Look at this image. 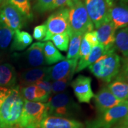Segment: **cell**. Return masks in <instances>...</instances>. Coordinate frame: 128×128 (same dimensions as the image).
Masks as SVG:
<instances>
[{
  "label": "cell",
  "mask_w": 128,
  "mask_h": 128,
  "mask_svg": "<svg viewBox=\"0 0 128 128\" xmlns=\"http://www.w3.org/2000/svg\"><path fill=\"white\" fill-rule=\"evenodd\" d=\"M23 107L20 86L11 88L10 94L0 108V128H17Z\"/></svg>",
  "instance_id": "6da1fadb"
},
{
  "label": "cell",
  "mask_w": 128,
  "mask_h": 128,
  "mask_svg": "<svg viewBox=\"0 0 128 128\" xmlns=\"http://www.w3.org/2000/svg\"><path fill=\"white\" fill-rule=\"evenodd\" d=\"M88 68L96 78L110 83L119 74L121 68V58L113 49L105 53Z\"/></svg>",
  "instance_id": "7a4b0ae2"
},
{
  "label": "cell",
  "mask_w": 128,
  "mask_h": 128,
  "mask_svg": "<svg viewBox=\"0 0 128 128\" xmlns=\"http://www.w3.org/2000/svg\"><path fill=\"white\" fill-rule=\"evenodd\" d=\"M48 116L76 119L81 114V108L65 92L55 94L46 103Z\"/></svg>",
  "instance_id": "3957f363"
},
{
  "label": "cell",
  "mask_w": 128,
  "mask_h": 128,
  "mask_svg": "<svg viewBox=\"0 0 128 128\" xmlns=\"http://www.w3.org/2000/svg\"><path fill=\"white\" fill-rule=\"evenodd\" d=\"M67 7L72 33L84 34L93 30L94 24L90 18L82 0H71Z\"/></svg>",
  "instance_id": "277c9868"
},
{
  "label": "cell",
  "mask_w": 128,
  "mask_h": 128,
  "mask_svg": "<svg viewBox=\"0 0 128 128\" xmlns=\"http://www.w3.org/2000/svg\"><path fill=\"white\" fill-rule=\"evenodd\" d=\"M47 114L46 103L24 99V107L17 128H40Z\"/></svg>",
  "instance_id": "5b68a950"
},
{
  "label": "cell",
  "mask_w": 128,
  "mask_h": 128,
  "mask_svg": "<svg viewBox=\"0 0 128 128\" xmlns=\"http://www.w3.org/2000/svg\"><path fill=\"white\" fill-rule=\"evenodd\" d=\"M128 115V100H124L118 106L87 121L84 128H112Z\"/></svg>",
  "instance_id": "8992f818"
},
{
  "label": "cell",
  "mask_w": 128,
  "mask_h": 128,
  "mask_svg": "<svg viewBox=\"0 0 128 128\" xmlns=\"http://www.w3.org/2000/svg\"><path fill=\"white\" fill-rule=\"evenodd\" d=\"M44 24L47 28V33L44 41H49L52 36L65 32L72 34L68 8H60L57 12L48 17Z\"/></svg>",
  "instance_id": "52a82bcc"
},
{
  "label": "cell",
  "mask_w": 128,
  "mask_h": 128,
  "mask_svg": "<svg viewBox=\"0 0 128 128\" xmlns=\"http://www.w3.org/2000/svg\"><path fill=\"white\" fill-rule=\"evenodd\" d=\"M25 18L20 11L9 2L2 5L0 8V20L14 32L23 28Z\"/></svg>",
  "instance_id": "ba28073f"
},
{
  "label": "cell",
  "mask_w": 128,
  "mask_h": 128,
  "mask_svg": "<svg viewBox=\"0 0 128 128\" xmlns=\"http://www.w3.org/2000/svg\"><path fill=\"white\" fill-rule=\"evenodd\" d=\"M77 64V60H62L54 66L48 68V74L44 80L55 81L66 78H72L76 72Z\"/></svg>",
  "instance_id": "9c48e42d"
},
{
  "label": "cell",
  "mask_w": 128,
  "mask_h": 128,
  "mask_svg": "<svg viewBox=\"0 0 128 128\" xmlns=\"http://www.w3.org/2000/svg\"><path fill=\"white\" fill-rule=\"evenodd\" d=\"M89 17L97 28L108 18V7L106 0H82Z\"/></svg>",
  "instance_id": "30bf717a"
},
{
  "label": "cell",
  "mask_w": 128,
  "mask_h": 128,
  "mask_svg": "<svg viewBox=\"0 0 128 128\" xmlns=\"http://www.w3.org/2000/svg\"><path fill=\"white\" fill-rule=\"evenodd\" d=\"M44 43L36 42L32 44L25 52L21 54L20 60L28 68H38L45 64L44 47Z\"/></svg>",
  "instance_id": "8fae6325"
},
{
  "label": "cell",
  "mask_w": 128,
  "mask_h": 128,
  "mask_svg": "<svg viewBox=\"0 0 128 128\" xmlns=\"http://www.w3.org/2000/svg\"><path fill=\"white\" fill-rule=\"evenodd\" d=\"M74 93L80 103H90L94 94L92 88V78L80 75L71 82Z\"/></svg>",
  "instance_id": "7c38bea8"
},
{
  "label": "cell",
  "mask_w": 128,
  "mask_h": 128,
  "mask_svg": "<svg viewBox=\"0 0 128 128\" xmlns=\"http://www.w3.org/2000/svg\"><path fill=\"white\" fill-rule=\"evenodd\" d=\"M97 38L99 44L104 48L106 53L115 49V34L116 29L109 18L106 20L97 28Z\"/></svg>",
  "instance_id": "4fadbf2b"
},
{
  "label": "cell",
  "mask_w": 128,
  "mask_h": 128,
  "mask_svg": "<svg viewBox=\"0 0 128 128\" xmlns=\"http://www.w3.org/2000/svg\"><path fill=\"white\" fill-rule=\"evenodd\" d=\"M94 101L96 110L99 114L118 106L124 100L117 98L108 87H104L94 95Z\"/></svg>",
  "instance_id": "5bb4252c"
},
{
  "label": "cell",
  "mask_w": 128,
  "mask_h": 128,
  "mask_svg": "<svg viewBox=\"0 0 128 128\" xmlns=\"http://www.w3.org/2000/svg\"><path fill=\"white\" fill-rule=\"evenodd\" d=\"M108 18L114 28L121 29L128 27V4L119 2L108 8Z\"/></svg>",
  "instance_id": "9a60e30c"
},
{
  "label": "cell",
  "mask_w": 128,
  "mask_h": 128,
  "mask_svg": "<svg viewBox=\"0 0 128 128\" xmlns=\"http://www.w3.org/2000/svg\"><path fill=\"white\" fill-rule=\"evenodd\" d=\"M85 124L77 119L48 116L41 123L40 128H84Z\"/></svg>",
  "instance_id": "2e32d148"
},
{
  "label": "cell",
  "mask_w": 128,
  "mask_h": 128,
  "mask_svg": "<svg viewBox=\"0 0 128 128\" xmlns=\"http://www.w3.org/2000/svg\"><path fill=\"white\" fill-rule=\"evenodd\" d=\"M48 68L38 67L24 71L20 74V81L23 87L35 84L37 82L44 80L47 76Z\"/></svg>",
  "instance_id": "e0dca14e"
},
{
  "label": "cell",
  "mask_w": 128,
  "mask_h": 128,
  "mask_svg": "<svg viewBox=\"0 0 128 128\" xmlns=\"http://www.w3.org/2000/svg\"><path fill=\"white\" fill-rule=\"evenodd\" d=\"M20 92L24 100L34 102L46 103L50 98V95L35 84L23 87Z\"/></svg>",
  "instance_id": "ac0fdd59"
},
{
  "label": "cell",
  "mask_w": 128,
  "mask_h": 128,
  "mask_svg": "<svg viewBox=\"0 0 128 128\" xmlns=\"http://www.w3.org/2000/svg\"><path fill=\"white\" fill-rule=\"evenodd\" d=\"M17 81V73L14 67L10 64L0 65V87H13Z\"/></svg>",
  "instance_id": "d6986e66"
},
{
  "label": "cell",
  "mask_w": 128,
  "mask_h": 128,
  "mask_svg": "<svg viewBox=\"0 0 128 128\" xmlns=\"http://www.w3.org/2000/svg\"><path fill=\"white\" fill-rule=\"evenodd\" d=\"M105 53L104 48L102 44H98L97 46H94L92 48L91 52L87 56L80 59L79 62L77 64L76 72H79L87 66H90Z\"/></svg>",
  "instance_id": "ffe728a7"
},
{
  "label": "cell",
  "mask_w": 128,
  "mask_h": 128,
  "mask_svg": "<svg viewBox=\"0 0 128 128\" xmlns=\"http://www.w3.org/2000/svg\"><path fill=\"white\" fill-rule=\"evenodd\" d=\"M13 40L11 46L12 50H23L33 42V38L28 32L17 30L14 32Z\"/></svg>",
  "instance_id": "44dd1931"
},
{
  "label": "cell",
  "mask_w": 128,
  "mask_h": 128,
  "mask_svg": "<svg viewBox=\"0 0 128 128\" xmlns=\"http://www.w3.org/2000/svg\"><path fill=\"white\" fill-rule=\"evenodd\" d=\"M44 54L46 65H52L65 60V57L60 54L50 41L44 43Z\"/></svg>",
  "instance_id": "7402d4cb"
},
{
  "label": "cell",
  "mask_w": 128,
  "mask_h": 128,
  "mask_svg": "<svg viewBox=\"0 0 128 128\" xmlns=\"http://www.w3.org/2000/svg\"><path fill=\"white\" fill-rule=\"evenodd\" d=\"M108 88L117 98L120 100H128V83L118 79L112 81Z\"/></svg>",
  "instance_id": "603a6c76"
},
{
  "label": "cell",
  "mask_w": 128,
  "mask_h": 128,
  "mask_svg": "<svg viewBox=\"0 0 128 128\" xmlns=\"http://www.w3.org/2000/svg\"><path fill=\"white\" fill-rule=\"evenodd\" d=\"M114 46L124 57L128 58V27L116 32Z\"/></svg>",
  "instance_id": "cb8c5ba5"
},
{
  "label": "cell",
  "mask_w": 128,
  "mask_h": 128,
  "mask_svg": "<svg viewBox=\"0 0 128 128\" xmlns=\"http://www.w3.org/2000/svg\"><path fill=\"white\" fill-rule=\"evenodd\" d=\"M83 36L84 34L80 33H72L70 36V44L66 56L67 60H78L80 45Z\"/></svg>",
  "instance_id": "d4e9b609"
},
{
  "label": "cell",
  "mask_w": 128,
  "mask_h": 128,
  "mask_svg": "<svg viewBox=\"0 0 128 128\" xmlns=\"http://www.w3.org/2000/svg\"><path fill=\"white\" fill-rule=\"evenodd\" d=\"M14 34L13 30L0 20V49H4L9 46Z\"/></svg>",
  "instance_id": "484cf974"
},
{
  "label": "cell",
  "mask_w": 128,
  "mask_h": 128,
  "mask_svg": "<svg viewBox=\"0 0 128 128\" xmlns=\"http://www.w3.org/2000/svg\"><path fill=\"white\" fill-rule=\"evenodd\" d=\"M71 35V33L68 32L55 34L51 37L49 40H52L54 46L59 50L66 52L68 49Z\"/></svg>",
  "instance_id": "4316f807"
},
{
  "label": "cell",
  "mask_w": 128,
  "mask_h": 128,
  "mask_svg": "<svg viewBox=\"0 0 128 128\" xmlns=\"http://www.w3.org/2000/svg\"><path fill=\"white\" fill-rule=\"evenodd\" d=\"M9 2L17 8L26 18H33L29 0H10Z\"/></svg>",
  "instance_id": "83f0119b"
},
{
  "label": "cell",
  "mask_w": 128,
  "mask_h": 128,
  "mask_svg": "<svg viewBox=\"0 0 128 128\" xmlns=\"http://www.w3.org/2000/svg\"><path fill=\"white\" fill-rule=\"evenodd\" d=\"M72 78H66L52 82V94H55L61 93L67 88L69 85L71 84Z\"/></svg>",
  "instance_id": "f1b7e54d"
},
{
  "label": "cell",
  "mask_w": 128,
  "mask_h": 128,
  "mask_svg": "<svg viewBox=\"0 0 128 128\" xmlns=\"http://www.w3.org/2000/svg\"><path fill=\"white\" fill-rule=\"evenodd\" d=\"M55 0H38L34 6V10L39 13L51 10Z\"/></svg>",
  "instance_id": "f546056e"
},
{
  "label": "cell",
  "mask_w": 128,
  "mask_h": 128,
  "mask_svg": "<svg viewBox=\"0 0 128 128\" xmlns=\"http://www.w3.org/2000/svg\"><path fill=\"white\" fill-rule=\"evenodd\" d=\"M47 33V28L45 24L37 26L33 30V36L37 40H44Z\"/></svg>",
  "instance_id": "4dcf8cb0"
},
{
  "label": "cell",
  "mask_w": 128,
  "mask_h": 128,
  "mask_svg": "<svg viewBox=\"0 0 128 128\" xmlns=\"http://www.w3.org/2000/svg\"><path fill=\"white\" fill-rule=\"evenodd\" d=\"M92 47L91 46V44H89V42L87 40L85 39V38L83 36L81 40V45H80V49L79 52V56L78 58L80 59L84 58L86 56L88 55L90 52L92 50Z\"/></svg>",
  "instance_id": "1f68e13d"
},
{
  "label": "cell",
  "mask_w": 128,
  "mask_h": 128,
  "mask_svg": "<svg viewBox=\"0 0 128 128\" xmlns=\"http://www.w3.org/2000/svg\"><path fill=\"white\" fill-rule=\"evenodd\" d=\"M114 79L122 80L128 83V58L123 60L122 66H121L119 74Z\"/></svg>",
  "instance_id": "d6a6232c"
},
{
  "label": "cell",
  "mask_w": 128,
  "mask_h": 128,
  "mask_svg": "<svg viewBox=\"0 0 128 128\" xmlns=\"http://www.w3.org/2000/svg\"><path fill=\"white\" fill-rule=\"evenodd\" d=\"M84 37L85 39L88 42L89 44H91V46L92 48L97 46L99 44L98 38H97V32H96V30H92V32L85 33L84 34Z\"/></svg>",
  "instance_id": "836d02e7"
},
{
  "label": "cell",
  "mask_w": 128,
  "mask_h": 128,
  "mask_svg": "<svg viewBox=\"0 0 128 128\" xmlns=\"http://www.w3.org/2000/svg\"><path fill=\"white\" fill-rule=\"evenodd\" d=\"M35 85L45 91L49 95L52 94V82L50 81L42 80L37 82Z\"/></svg>",
  "instance_id": "e575fe53"
},
{
  "label": "cell",
  "mask_w": 128,
  "mask_h": 128,
  "mask_svg": "<svg viewBox=\"0 0 128 128\" xmlns=\"http://www.w3.org/2000/svg\"><path fill=\"white\" fill-rule=\"evenodd\" d=\"M11 92V88L6 87H0V108L2 106V103L9 96Z\"/></svg>",
  "instance_id": "d590c367"
},
{
  "label": "cell",
  "mask_w": 128,
  "mask_h": 128,
  "mask_svg": "<svg viewBox=\"0 0 128 128\" xmlns=\"http://www.w3.org/2000/svg\"><path fill=\"white\" fill-rule=\"evenodd\" d=\"M71 1V0H55L51 10L58 8L65 7V6H68L69 2Z\"/></svg>",
  "instance_id": "8d00e7d4"
},
{
  "label": "cell",
  "mask_w": 128,
  "mask_h": 128,
  "mask_svg": "<svg viewBox=\"0 0 128 128\" xmlns=\"http://www.w3.org/2000/svg\"><path fill=\"white\" fill-rule=\"evenodd\" d=\"M112 128H128V123L121 120Z\"/></svg>",
  "instance_id": "74e56055"
},
{
  "label": "cell",
  "mask_w": 128,
  "mask_h": 128,
  "mask_svg": "<svg viewBox=\"0 0 128 128\" xmlns=\"http://www.w3.org/2000/svg\"><path fill=\"white\" fill-rule=\"evenodd\" d=\"M106 1L108 7L109 8L110 7H112V6L114 4V3L116 2V1H117V0H106Z\"/></svg>",
  "instance_id": "f35d334b"
},
{
  "label": "cell",
  "mask_w": 128,
  "mask_h": 128,
  "mask_svg": "<svg viewBox=\"0 0 128 128\" xmlns=\"http://www.w3.org/2000/svg\"><path fill=\"white\" fill-rule=\"evenodd\" d=\"M10 0H0V4L3 5V4H6V3L8 2Z\"/></svg>",
  "instance_id": "ab89813d"
},
{
  "label": "cell",
  "mask_w": 128,
  "mask_h": 128,
  "mask_svg": "<svg viewBox=\"0 0 128 128\" xmlns=\"http://www.w3.org/2000/svg\"><path fill=\"white\" fill-rule=\"evenodd\" d=\"M122 120L124 121V122H128V115L127 116H126L125 118H124V119H122Z\"/></svg>",
  "instance_id": "60d3db41"
},
{
  "label": "cell",
  "mask_w": 128,
  "mask_h": 128,
  "mask_svg": "<svg viewBox=\"0 0 128 128\" xmlns=\"http://www.w3.org/2000/svg\"><path fill=\"white\" fill-rule=\"evenodd\" d=\"M120 2H124V3H128V0H118Z\"/></svg>",
  "instance_id": "b9f144b4"
}]
</instances>
